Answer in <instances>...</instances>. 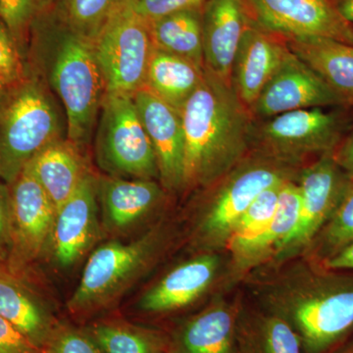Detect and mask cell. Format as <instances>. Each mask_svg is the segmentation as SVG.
Listing matches in <instances>:
<instances>
[{
    "mask_svg": "<svg viewBox=\"0 0 353 353\" xmlns=\"http://www.w3.org/2000/svg\"><path fill=\"white\" fill-rule=\"evenodd\" d=\"M102 353H163L169 340L157 332L120 323H99L88 330Z\"/></svg>",
    "mask_w": 353,
    "mask_h": 353,
    "instance_id": "28",
    "label": "cell"
},
{
    "mask_svg": "<svg viewBox=\"0 0 353 353\" xmlns=\"http://www.w3.org/2000/svg\"><path fill=\"white\" fill-rule=\"evenodd\" d=\"M217 255L204 254L179 265L141 299L139 307L150 313L178 310L201 296L217 275Z\"/></svg>",
    "mask_w": 353,
    "mask_h": 353,
    "instance_id": "18",
    "label": "cell"
},
{
    "mask_svg": "<svg viewBox=\"0 0 353 353\" xmlns=\"http://www.w3.org/2000/svg\"><path fill=\"white\" fill-rule=\"evenodd\" d=\"M301 168L250 152L227 175L220 179L214 196L199 225L204 245L228 243L234 227L248 206L272 185L296 180Z\"/></svg>",
    "mask_w": 353,
    "mask_h": 353,
    "instance_id": "6",
    "label": "cell"
},
{
    "mask_svg": "<svg viewBox=\"0 0 353 353\" xmlns=\"http://www.w3.org/2000/svg\"><path fill=\"white\" fill-rule=\"evenodd\" d=\"M284 183L265 190L246 209L228 241V245L233 254L261 233L267 226L277 209L279 196Z\"/></svg>",
    "mask_w": 353,
    "mask_h": 353,
    "instance_id": "30",
    "label": "cell"
},
{
    "mask_svg": "<svg viewBox=\"0 0 353 353\" xmlns=\"http://www.w3.org/2000/svg\"><path fill=\"white\" fill-rule=\"evenodd\" d=\"M44 3L46 0H0V19L18 44L24 41Z\"/></svg>",
    "mask_w": 353,
    "mask_h": 353,
    "instance_id": "32",
    "label": "cell"
},
{
    "mask_svg": "<svg viewBox=\"0 0 353 353\" xmlns=\"http://www.w3.org/2000/svg\"><path fill=\"white\" fill-rule=\"evenodd\" d=\"M334 161L353 180V127L332 153Z\"/></svg>",
    "mask_w": 353,
    "mask_h": 353,
    "instance_id": "38",
    "label": "cell"
},
{
    "mask_svg": "<svg viewBox=\"0 0 353 353\" xmlns=\"http://www.w3.org/2000/svg\"><path fill=\"white\" fill-rule=\"evenodd\" d=\"M263 296L264 307L296 331L303 353H334L353 336V271L310 262L278 279Z\"/></svg>",
    "mask_w": 353,
    "mask_h": 353,
    "instance_id": "2",
    "label": "cell"
},
{
    "mask_svg": "<svg viewBox=\"0 0 353 353\" xmlns=\"http://www.w3.org/2000/svg\"><path fill=\"white\" fill-rule=\"evenodd\" d=\"M318 265L327 270L353 271V243Z\"/></svg>",
    "mask_w": 353,
    "mask_h": 353,
    "instance_id": "39",
    "label": "cell"
},
{
    "mask_svg": "<svg viewBox=\"0 0 353 353\" xmlns=\"http://www.w3.org/2000/svg\"><path fill=\"white\" fill-rule=\"evenodd\" d=\"M90 41L106 94L134 95L145 88L154 46L148 23L127 3L109 16Z\"/></svg>",
    "mask_w": 353,
    "mask_h": 353,
    "instance_id": "8",
    "label": "cell"
},
{
    "mask_svg": "<svg viewBox=\"0 0 353 353\" xmlns=\"http://www.w3.org/2000/svg\"><path fill=\"white\" fill-rule=\"evenodd\" d=\"M25 81V68L20 57L19 46L0 19V83L7 90H11Z\"/></svg>",
    "mask_w": 353,
    "mask_h": 353,
    "instance_id": "33",
    "label": "cell"
},
{
    "mask_svg": "<svg viewBox=\"0 0 353 353\" xmlns=\"http://www.w3.org/2000/svg\"><path fill=\"white\" fill-rule=\"evenodd\" d=\"M8 90L1 83H0V112H1L2 108H3L4 103H6L7 94H8Z\"/></svg>",
    "mask_w": 353,
    "mask_h": 353,
    "instance_id": "42",
    "label": "cell"
},
{
    "mask_svg": "<svg viewBox=\"0 0 353 353\" xmlns=\"http://www.w3.org/2000/svg\"><path fill=\"white\" fill-rule=\"evenodd\" d=\"M26 167L50 197L57 211L73 196L88 173L79 148L71 141L60 139L43 148Z\"/></svg>",
    "mask_w": 353,
    "mask_h": 353,
    "instance_id": "21",
    "label": "cell"
},
{
    "mask_svg": "<svg viewBox=\"0 0 353 353\" xmlns=\"http://www.w3.org/2000/svg\"><path fill=\"white\" fill-rule=\"evenodd\" d=\"M345 129L343 116L324 108L279 114L252 121L250 152L301 168L309 157L333 153Z\"/></svg>",
    "mask_w": 353,
    "mask_h": 353,
    "instance_id": "5",
    "label": "cell"
},
{
    "mask_svg": "<svg viewBox=\"0 0 353 353\" xmlns=\"http://www.w3.org/2000/svg\"><path fill=\"white\" fill-rule=\"evenodd\" d=\"M97 196L99 183L88 173L73 196L57 211L50 245L61 266L76 263L99 239Z\"/></svg>",
    "mask_w": 353,
    "mask_h": 353,
    "instance_id": "16",
    "label": "cell"
},
{
    "mask_svg": "<svg viewBox=\"0 0 353 353\" xmlns=\"http://www.w3.org/2000/svg\"><path fill=\"white\" fill-rule=\"evenodd\" d=\"M55 39L50 50V80L63 102L69 141L81 148L92 136L105 83L90 39L68 26Z\"/></svg>",
    "mask_w": 353,
    "mask_h": 353,
    "instance_id": "3",
    "label": "cell"
},
{
    "mask_svg": "<svg viewBox=\"0 0 353 353\" xmlns=\"http://www.w3.org/2000/svg\"><path fill=\"white\" fill-rule=\"evenodd\" d=\"M153 46L204 67L202 10H185L148 23Z\"/></svg>",
    "mask_w": 353,
    "mask_h": 353,
    "instance_id": "27",
    "label": "cell"
},
{
    "mask_svg": "<svg viewBox=\"0 0 353 353\" xmlns=\"http://www.w3.org/2000/svg\"><path fill=\"white\" fill-rule=\"evenodd\" d=\"M11 250L10 189L0 182V265L8 260Z\"/></svg>",
    "mask_w": 353,
    "mask_h": 353,
    "instance_id": "37",
    "label": "cell"
},
{
    "mask_svg": "<svg viewBox=\"0 0 353 353\" xmlns=\"http://www.w3.org/2000/svg\"><path fill=\"white\" fill-rule=\"evenodd\" d=\"M0 353H46L13 325L0 317Z\"/></svg>",
    "mask_w": 353,
    "mask_h": 353,
    "instance_id": "36",
    "label": "cell"
},
{
    "mask_svg": "<svg viewBox=\"0 0 353 353\" xmlns=\"http://www.w3.org/2000/svg\"><path fill=\"white\" fill-rule=\"evenodd\" d=\"M46 353H102L88 332L57 326L46 348Z\"/></svg>",
    "mask_w": 353,
    "mask_h": 353,
    "instance_id": "34",
    "label": "cell"
},
{
    "mask_svg": "<svg viewBox=\"0 0 353 353\" xmlns=\"http://www.w3.org/2000/svg\"><path fill=\"white\" fill-rule=\"evenodd\" d=\"M160 238L157 231H152L132 243L108 241L97 248L69 301L70 310L85 314L108 307L148 269L157 255Z\"/></svg>",
    "mask_w": 353,
    "mask_h": 353,
    "instance_id": "7",
    "label": "cell"
},
{
    "mask_svg": "<svg viewBox=\"0 0 353 353\" xmlns=\"http://www.w3.org/2000/svg\"><path fill=\"white\" fill-rule=\"evenodd\" d=\"M296 180L283 183L277 209L263 231L234 253V260L240 266L250 267L273 257L279 245L296 227L301 209V192Z\"/></svg>",
    "mask_w": 353,
    "mask_h": 353,
    "instance_id": "26",
    "label": "cell"
},
{
    "mask_svg": "<svg viewBox=\"0 0 353 353\" xmlns=\"http://www.w3.org/2000/svg\"><path fill=\"white\" fill-rule=\"evenodd\" d=\"M62 1H63V2H64V3H65V2H66V1H67V0H62Z\"/></svg>",
    "mask_w": 353,
    "mask_h": 353,
    "instance_id": "43",
    "label": "cell"
},
{
    "mask_svg": "<svg viewBox=\"0 0 353 353\" xmlns=\"http://www.w3.org/2000/svg\"><path fill=\"white\" fill-rule=\"evenodd\" d=\"M236 353H303L301 340L287 320L268 308L239 307Z\"/></svg>",
    "mask_w": 353,
    "mask_h": 353,
    "instance_id": "22",
    "label": "cell"
},
{
    "mask_svg": "<svg viewBox=\"0 0 353 353\" xmlns=\"http://www.w3.org/2000/svg\"><path fill=\"white\" fill-rule=\"evenodd\" d=\"M296 181L301 192L299 219L274 254L278 261L308 250L336 212L352 180L330 153L301 167Z\"/></svg>",
    "mask_w": 353,
    "mask_h": 353,
    "instance_id": "10",
    "label": "cell"
},
{
    "mask_svg": "<svg viewBox=\"0 0 353 353\" xmlns=\"http://www.w3.org/2000/svg\"><path fill=\"white\" fill-rule=\"evenodd\" d=\"M345 106L332 88L290 51L250 109L253 120L315 108Z\"/></svg>",
    "mask_w": 353,
    "mask_h": 353,
    "instance_id": "13",
    "label": "cell"
},
{
    "mask_svg": "<svg viewBox=\"0 0 353 353\" xmlns=\"http://www.w3.org/2000/svg\"><path fill=\"white\" fill-rule=\"evenodd\" d=\"M290 51L310 67L345 106L353 108V46L324 38L285 39Z\"/></svg>",
    "mask_w": 353,
    "mask_h": 353,
    "instance_id": "20",
    "label": "cell"
},
{
    "mask_svg": "<svg viewBox=\"0 0 353 353\" xmlns=\"http://www.w3.org/2000/svg\"><path fill=\"white\" fill-rule=\"evenodd\" d=\"M353 243V180L343 201L309 246V259L320 264Z\"/></svg>",
    "mask_w": 353,
    "mask_h": 353,
    "instance_id": "29",
    "label": "cell"
},
{
    "mask_svg": "<svg viewBox=\"0 0 353 353\" xmlns=\"http://www.w3.org/2000/svg\"><path fill=\"white\" fill-rule=\"evenodd\" d=\"M59 118L36 81L8 90L0 112V180L12 185L32 158L59 139Z\"/></svg>",
    "mask_w": 353,
    "mask_h": 353,
    "instance_id": "4",
    "label": "cell"
},
{
    "mask_svg": "<svg viewBox=\"0 0 353 353\" xmlns=\"http://www.w3.org/2000/svg\"><path fill=\"white\" fill-rule=\"evenodd\" d=\"M162 189L154 180L141 179H110L99 185L106 226L120 231L143 219L163 199Z\"/></svg>",
    "mask_w": 353,
    "mask_h": 353,
    "instance_id": "23",
    "label": "cell"
},
{
    "mask_svg": "<svg viewBox=\"0 0 353 353\" xmlns=\"http://www.w3.org/2000/svg\"><path fill=\"white\" fill-rule=\"evenodd\" d=\"M129 0H67V26L73 31L92 39L109 16Z\"/></svg>",
    "mask_w": 353,
    "mask_h": 353,
    "instance_id": "31",
    "label": "cell"
},
{
    "mask_svg": "<svg viewBox=\"0 0 353 353\" xmlns=\"http://www.w3.org/2000/svg\"><path fill=\"white\" fill-rule=\"evenodd\" d=\"M208 0H129L127 6L150 23L171 14L185 10H201Z\"/></svg>",
    "mask_w": 353,
    "mask_h": 353,
    "instance_id": "35",
    "label": "cell"
},
{
    "mask_svg": "<svg viewBox=\"0 0 353 353\" xmlns=\"http://www.w3.org/2000/svg\"><path fill=\"white\" fill-rule=\"evenodd\" d=\"M132 99L157 155L162 188L170 192L183 189L185 139L180 112L145 88Z\"/></svg>",
    "mask_w": 353,
    "mask_h": 353,
    "instance_id": "15",
    "label": "cell"
},
{
    "mask_svg": "<svg viewBox=\"0 0 353 353\" xmlns=\"http://www.w3.org/2000/svg\"><path fill=\"white\" fill-rule=\"evenodd\" d=\"M97 152L101 166L110 173L141 180L159 179L157 155L132 95L104 97Z\"/></svg>",
    "mask_w": 353,
    "mask_h": 353,
    "instance_id": "9",
    "label": "cell"
},
{
    "mask_svg": "<svg viewBox=\"0 0 353 353\" xmlns=\"http://www.w3.org/2000/svg\"><path fill=\"white\" fill-rule=\"evenodd\" d=\"M332 2L341 17L353 26V0H332Z\"/></svg>",
    "mask_w": 353,
    "mask_h": 353,
    "instance_id": "40",
    "label": "cell"
},
{
    "mask_svg": "<svg viewBox=\"0 0 353 353\" xmlns=\"http://www.w3.org/2000/svg\"><path fill=\"white\" fill-rule=\"evenodd\" d=\"M11 250L9 272L19 271L50 245L57 208L31 172L25 167L10 185Z\"/></svg>",
    "mask_w": 353,
    "mask_h": 353,
    "instance_id": "12",
    "label": "cell"
},
{
    "mask_svg": "<svg viewBox=\"0 0 353 353\" xmlns=\"http://www.w3.org/2000/svg\"><path fill=\"white\" fill-rule=\"evenodd\" d=\"M252 17L285 39L324 38L352 44L353 26L332 0H245Z\"/></svg>",
    "mask_w": 353,
    "mask_h": 353,
    "instance_id": "11",
    "label": "cell"
},
{
    "mask_svg": "<svg viewBox=\"0 0 353 353\" xmlns=\"http://www.w3.org/2000/svg\"><path fill=\"white\" fill-rule=\"evenodd\" d=\"M253 18L245 0H208L202 10L204 67L232 87V68Z\"/></svg>",
    "mask_w": 353,
    "mask_h": 353,
    "instance_id": "17",
    "label": "cell"
},
{
    "mask_svg": "<svg viewBox=\"0 0 353 353\" xmlns=\"http://www.w3.org/2000/svg\"><path fill=\"white\" fill-rule=\"evenodd\" d=\"M290 53L284 37L250 21L236 51L231 78L234 94L250 112Z\"/></svg>",
    "mask_w": 353,
    "mask_h": 353,
    "instance_id": "14",
    "label": "cell"
},
{
    "mask_svg": "<svg viewBox=\"0 0 353 353\" xmlns=\"http://www.w3.org/2000/svg\"><path fill=\"white\" fill-rule=\"evenodd\" d=\"M180 114L183 189L214 185L250 153L252 113L233 88L208 70Z\"/></svg>",
    "mask_w": 353,
    "mask_h": 353,
    "instance_id": "1",
    "label": "cell"
},
{
    "mask_svg": "<svg viewBox=\"0 0 353 353\" xmlns=\"http://www.w3.org/2000/svg\"><path fill=\"white\" fill-rule=\"evenodd\" d=\"M334 353H353V336Z\"/></svg>",
    "mask_w": 353,
    "mask_h": 353,
    "instance_id": "41",
    "label": "cell"
},
{
    "mask_svg": "<svg viewBox=\"0 0 353 353\" xmlns=\"http://www.w3.org/2000/svg\"><path fill=\"white\" fill-rule=\"evenodd\" d=\"M0 317L44 350L57 327L31 292L16 280L12 273L1 268Z\"/></svg>",
    "mask_w": 353,
    "mask_h": 353,
    "instance_id": "25",
    "label": "cell"
},
{
    "mask_svg": "<svg viewBox=\"0 0 353 353\" xmlns=\"http://www.w3.org/2000/svg\"><path fill=\"white\" fill-rule=\"evenodd\" d=\"M205 67L187 58L153 48L145 88L181 112L203 80Z\"/></svg>",
    "mask_w": 353,
    "mask_h": 353,
    "instance_id": "24",
    "label": "cell"
},
{
    "mask_svg": "<svg viewBox=\"0 0 353 353\" xmlns=\"http://www.w3.org/2000/svg\"><path fill=\"white\" fill-rule=\"evenodd\" d=\"M236 306L220 301L190 318L169 340L168 353H236Z\"/></svg>",
    "mask_w": 353,
    "mask_h": 353,
    "instance_id": "19",
    "label": "cell"
}]
</instances>
